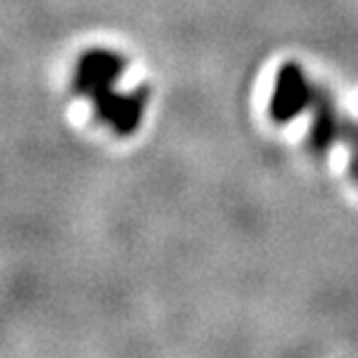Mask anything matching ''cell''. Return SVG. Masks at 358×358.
I'll use <instances>...</instances> for the list:
<instances>
[{"instance_id": "obj_3", "label": "cell", "mask_w": 358, "mask_h": 358, "mask_svg": "<svg viewBox=\"0 0 358 358\" xmlns=\"http://www.w3.org/2000/svg\"><path fill=\"white\" fill-rule=\"evenodd\" d=\"M307 103V84L303 73L296 66H284L277 77L275 98H272L270 112L277 121H289L303 110Z\"/></svg>"}, {"instance_id": "obj_2", "label": "cell", "mask_w": 358, "mask_h": 358, "mask_svg": "<svg viewBox=\"0 0 358 358\" xmlns=\"http://www.w3.org/2000/svg\"><path fill=\"white\" fill-rule=\"evenodd\" d=\"M126 73V59L107 49H91L77 61L75 91L84 98H96L98 93L114 89Z\"/></svg>"}, {"instance_id": "obj_1", "label": "cell", "mask_w": 358, "mask_h": 358, "mask_svg": "<svg viewBox=\"0 0 358 358\" xmlns=\"http://www.w3.org/2000/svg\"><path fill=\"white\" fill-rule=\"evenodd\" d=\"M149 103L147 87H138L128 93H121L114 89H107L91 98L93 112H96L98 121H103L119 135H131L140 128L142 117H145Z\"/></svg>"}]
</instances>
